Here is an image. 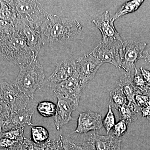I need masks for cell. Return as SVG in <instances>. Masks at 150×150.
<instances>
[{"label":"cell","instance_id":"1","mask_svg":"<svg viewBox=\"0 0 150 150\" xmlns=\"http://www.w3.org/2000/svg\"><path fill=\"white\" fill-rule=\"evenodd\" d=\"M33 57L32 51L17 28H0V59L21 67L29 64Z\"/></svg>","mask_w":150,"mask_h":150},{"label":"cell","instance_id":"2","mask_svg":"<svg viewBox=\"0 0 150 150\" xmlns=\"http://www.w3.org/2000/svg\"><path fill=\"white\" fill-rule=\"evenodd\" d=\"M82 31V25L77 20L50 14L44 35L46 44L62 43L80 38Z\"/></svg>","mask_w":150,"mask_h":150},{"label":"cell","instance_id":"3","mask_svg":"<svg viewBox=\"0 0 150 150\" xmlns=\"http://www.w3.org/2000/svg\"><path fill=\"white\" fill-rule=\"evenodd\" d=\"M19 68V72L12 84L33 99L35 91L44 85L46 76L43 66L37 58L33 57L29 64Z\"/></svg>","mask_w":150,"mask_h":150},{"label":"cell","instance_id":"4","mask_svg":"<svg viewBox=\"0 0 150 150\" xmlns=\"http://www.w3.org/2000/svg\"><path fill=\"white\" fill-rule=\"evenodd\" d=\"M17 19L44 27L50 14L37 1H11Z\"/></svg>","mask_w":150,"mask_h":150},{"label":"cell","instance_id":"5","mask_svg":"<svg viewBox=\"0 0 150 150\" xmlns=\"http://www.w3.org/2000/svg\"><path fill=\"white\" fill-rule=\"evenodd\" d=\"M84 84L81 81L76 71L71 77L62 82L51 87V88L57 98L69 101L77 108Z\"/></svg>","mask_w":150,"mask_h":150},{"label":"cell","instance_id":"6","mask_svg":"<svg viewBox=\"0 0 150 150\" xmlns=\"http://www.w3.org/2000/svg\"><path fill=\"white\" fill-rule=\"evenodd\" d=\"M15 26L22 33L32 51L33 57L37 58L40 48L46 44L43 27L18 19L17 20Z\"/></svg>","mask_w":150,"mask_h":150},{"label":"cell","instance_id":"7","mask_svg":"<svg viewBox=\"0 0 150 150\" xmlns=\"http://www.w3.org/2000/svg\"><path fill=\"white\" fill-rule=\"evenodd\" d=\"M147 46L146 42L131 40H123L121 51V69L126 73L133 74L136 64L139 60L144 59V53Z\"/></svg>","mask_w":150,"mask_h":150},{"label":"cell","instance_id":"8","mask_svg":"<svg viewBox=\"0 0 150 150\" xmlns=\"http://www.w3.org/2000/svg\"><path fill=\"white\" fill-rule=\"evenodd\" d=\"M0 98L9 106L11 112L27 108L30 100L12 83L6 82L1 85Z\"/></svg>","mask_w":150,"mask_h":150},{"label":"cell","instance_id":"9","mask_svg":"<svg viewBox=\"0 0 150 150\" xmlns=\"http://www.w3.org/2000/svg\"><path fill=\"white\" fill-rule=\"evenodd\" d=\"M123 43L119 41L110 43H104L101 41L91 52L103 64L109 63L116 67L121 68Z\"/></svg>","mask_w":150,"mask_h":150},{"label":"cell","instance_id":"10","mask_svg":"<svg viewBox=\"0 0 150 150\" xmlns=\"http://www.w3.org/2000/svg\"><path fill=\"white\" fill-rule=\"evenodd\" d=\"M76 71L83 83L86 85L93 79L103 64L91 51L76 61Z\"/></svg>","mask_w":150,"mask_h":150},{"label":"cell","instance_id":"11","mask_svg":"<svg viewBox=\"0 0 150 150\" xmlns=\"http://www.w3.org/2000/svg\"><path fill=\"white\" fill-rule=\"evenodd\" d=\"M114 22L108 11H105L92 21L96 27L97 28L101 33L102 37L101 41L103 42L110 43L119 41L123 43L124 40L115 29Z\"/></svg>","mask_w":150,"mask_h":150},{"label":"cell","instance_id":"12","mask_svg":"<svg viewBox=\"0 0 150 150\" xmlns=\"http://www.w3.org/2000/svg\"><path fill=\"white\" fill-rule=\"evenodd\" d=\"M33 108L25 109L11 112L8 119L4 123L2 132L20 129H24L25 126H31L33 116L34 114Z\"/></svg>","mask_w":150,"mask_h":150},{"label":"cell","instance_id":"13","mask_svg":"<svg viewBox=\"0 0 150 150\" xmlns=\"http://www.w3.org/2000/svg\"><path fill=\"white\" fill-rule=\"evenodd\" d=\"M102 116L91 110L80 113L77 126L74 132L79 134H85L91 131L100 130L102 128Z\"/></svg>","mask_w":150,"mask_h":150},{"label":"cell","instance_id":"14","mask_svg":"<svg viewBox=\"0 0 150 150\" xmlns=\"http://www.w3.org/2000/svg\"><path fill=\"white\" fill-rule=\"evenodd\" d=\"M94 134L70 137L60 135L64 150H96Z\"/></svg>","mask_w":150,"mask_h":150},{"label":"cell","instance_id":"15","mask_svg":"<svg viewBox=\"0 0 150 150\" xmlns=\"http://www.w3.org/2000/svg\"><path fill=\"white\" fill-rule=\"evenodd\" d=\"M76 71V61H64L56 64L47 80L50 88L71 77Z\"/></svg>","mask_w":150,"mask_h":150},{"label":"cell","instance_id":"16","mask_svg":"<svg viewBox=\"0 0 150 150\" xmlns=\"http://www.w3.org/2000/svg\"><path fill=\"white\" fill-rule=\"evenodd\" d=\"M57 109L54 120L56 129L59 131L63 126L74 120L72 113L76 108L72 103L66 100L57 98Z\"/></svg>","mask_w":150,"mask_h":150},{"label":"cell","instance_id":"17","mask_svg":"<svg viewBox=\"0 0 150 150\" xmlns=\"http://www.w3.org/2000/svg\"><path fill=\"white\" fill-rule=\"evenodd\" d=\"M96 150H121V140L112 135L95 134Z\"/></svg>","mask_w":150,"mask_h":150},{"label":"cell","instance_id":"18","mask_svg":"<svg viewBox=\"0 0 150 150\" xmlns=\"http://www.w3.org/2000/svg\"><path fill=\"white\" fill-rule=\"evenodd\" d=\"M134 73L131 74L126 73L124 74L119 79L118 82V86L122 89L123 93L128 100L129 103L136 104L135 96L137 94V91L134 87L132 82V77Z\"/></svg>","mask_w":150,"mask_h":150},{"label":"cell","instance_id":"19","mask_svg":"<svg viewBox=\"0 0 150 150\" xmlns=\"http://www.w3.org/2000/svg\"><path fill=\"white\" fill-rule=\"evenodd\" d=\"M117 110L120 120L125 121L127 124L136 121L137 119V114L140 111L137 104L129 103L119 108Z\"/></svg>","mask_w":150,"mask_h":150},{"label":"cell","instance_id":"20","mask_svg":"<svg viewBox=\"0 0 150 150\" xmlns=\"http://www.w3.org/2000/svg\"><path fill=\"white\" fill-rule=\"evenodd\" d=\"M144 1L143 0H132L126 2L112 17V19L115 21L123 16L134 12L139 8Z\"/></svg>","mask_w":150,"mask_h":150},{"label":"cell","instance_id":"21","mask_svg":"<svg viewBox=\"0 0 150 150\" xmlns=\"http://www.w3.org/2000/svg\"><path fill=\"white\" fill-rule=\"evenodd\" d=\"M31 141L35 144L42 146L49 139V133L43 126H32L31 128Z\"/></svg>","mask_w":150,"mask_h":150},{"label":"cell","instance_id":"22","mask_svg":"<svg viewBox=\"0 0 150 150\" xmlns=\"http://www.w3.org/2000/svg\"><path fill=\"white\" fill-rule=\"evenodd\" d=\"M110 105L114 110H117L119 108L128 104V100L123 93L122 89L118 86L110 92Z\"/></svg>","mask_w":150,"mask_h":150},{"label":"cell","instance_id":"23","mask_svg":"<svg viewBox=\"0 0 150 150\" xmlns=\"http://www.w3.org/2000/svg\"><path fill=\"white\" fill-rule=\"evenodd\" d=\"M132 82L134 87L137 89V94L148 95L150 93V88L144 79L140 72L136 68L132 77Z\"/></svg>","mask_w":150,"mask_h":150},{"label":"cell","instance_id":"24","mask_svg":"<svg viewBox=\"0 0 150 150\" xmlns=\"http://www.w3.org/2000/svg\"><path fill=\"white\" fill-rule=\"evenodd\" d=\"M36 109L41 116L45 118H50L54 116L56 114L57 105L51 101H43L38 104Z\"/></svg>","mask_w":150,"mask_h":150},{"label":"cell","instance_id":"25","mask_svg":"<svg viewBox=\"0 0 150 150\" xmlns=\"http://www.w3.org/2000/svg\"><path fill=\"white\" fill-rule=\"evenodd\" d=\"M115 124V115L112 111V108L109 105L107 114L103 120V125L104 127L107 134H109L111 129Z\"/></svg>","mask_w":150,"mask_h":150},{"label":"cell","instance_id":"26","mask_svg":"<svg viewBox=\"0 0 150 150\" xmlns=\"http://www.w3.org/2000/svg\"><path fill=\"white\" fill-rule=\"evenodd\" d=\"M23 132L24 129H16L3 132L1 138H5L16 142H21L25 138Z\"/></svg>","mask_w":150,"mask_h":150},{"label":"cell","instance_id":"27","mask_svg":"<svg viewBox=\"0 0 150 150\" xmlns=\"http://www.w3.org/2000/svg\"><path fill=\"white\" fill-rule=\"evenodd\" d=\"M127 124L125 121L120 120L115 124L113 127L112 135H114L116 138L123 136L127 131Z\"/></svg>","mask_w":150,"mask_h":150},{"label":"cell","instance_id":"28","mask_svg":"<svg viewBox=\"0 0 150 150\" xmlns=\"http://www.w3.org/2000/svg\"><path fill=\"white\" fill-rule=\"evenodd\" d=\"M135 100L140 110L143 108L150 105V93L148 95L137 94L135 96Z\"/></svg>","mask_w":150,"mask_h":150},{"label":"cell","instance_id":"29","mask_svg":"<svg viewBox=\"0 0 150 150\" xmlns=\"http://www.w3.org/2000/svg\"><path fill=\"white\" fill-rule=\"evenodd\" d=\"M11 112L9 106L0 98V122L4 123L8 119Z\"/></svg>","mask_w":150,"mask_h":150},{"label":"cell","instance_id":"30","mask_svg":"<svg viewBox=\"0 0 150 150\" xmlns=\"http://www.w3.org/2000/svg\"><path fill=\"white\" fill-rule=\"evenodd\" d=\"M43 150H64L62 142L59 140H55L49 139L43 145Z\"/></svg>","mask_w":150,"mask_h":150},{"label":"cell","instance_id":"31","mask_svg":"<svg viewBox=\"0 0 150 150\" xmlns=\"http://www.w3.org/2000/svg\"><path fill=\"white\" fill-rule=\"evenodd\" d=\"M18 142L7 138H1L0 139V149H10Z\"/></svg>","mask_w":150,"mask_h":150},{"label":"cell","instance_id":"32","mask_svg":"<svg viewBox=\"0 0 150 150\" xmlns=\"http://www.w3.org/2000/svg\"><path fill=\"white\" fill-rule=\"evenodd\" d=\"M141 72L144 79L148 84L150 88V71L145 69L143 67H141L140 69Z\"/></svg>","mask_w":150,"mask_h":150},{"label":"cell","instance_id":"33","mask_svg":"<svg viewBox=\"0 0 150 150\" xmlns=\"http://www.w3.org/2000/svg\"><path fill=\"white\" fill-rule=\"evenodd\" d=\"M143 117H146L150 121V105L143 108L140 110Z\"/></svg>","mask_w":150,"mask_h":150},{"label":"cell","instance_id":"34","mask_svg":"<svg viewBox=\"0 0 150 150\" xmlns=\"http://www.w3.org/2000/svg\"><path fill=\"white\" fill-rule=\"evenodd\" d=\"M144 59L145 62H147L150 64V54L147 50L144 51Z\"/></svg>","mask_w":150,"mask_h":150},{"label":"cell","instance_id":"35","mask_svg":"<svg viewBox=\"0 0 150 150\" xmlns=\"http://www.w3.org/2000/svg\"><path fill=\"white\" fill-rule=\"evenodd\" d=\"M3 124H4V123H2V122H0V139L1 138V134L3 133L2 128Z\"/></svg>","mask_w":150,"mask_h":150}]
</instances>
